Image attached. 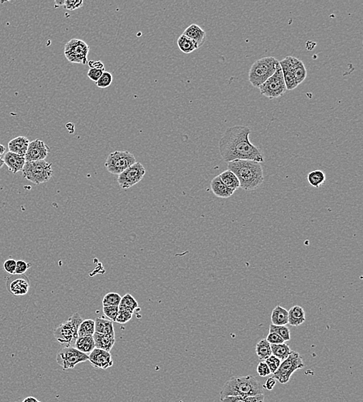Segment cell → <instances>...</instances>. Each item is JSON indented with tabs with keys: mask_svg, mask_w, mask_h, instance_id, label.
Listing matches in <instances>:
<instances>
[{
	"mask_svg": "<svg viewBox=\"0 0 363 402\" xmlns=\"http://www.w3.org/2000/svg\"><path fill=\"white\" fill-rule=\"evenodd\" d=\"M250 128L236 126L228 128L220 140L222 158L226 163L236 160H251L264 163L265 158L259 148L250 143Z\"/></svg>",
	"mask_w": 363,
	"mask_h": 402,
	"instance_id": "obj_1",
	"label": "cell"
},
{
	"mask_svg": "<svg viewBox=\"0 0 363 402\" xmlns=\"http://www.w3.org/2000/svg\"><path fill=\"white\" fill-rule=\"evenodd\" d=\"M228 169L237 176L240 188L246 191L255 190L264 181L263 167L255 161H233L228 163Z\"/></svg>",
	"mask_w": 363,
	"mask_h": 402,
	"instance_id": "obj_2",
	"label": "cell"
},
{
	"mask_svg": "<svg viewBox=\"0 0 363 402\" xmlns=\"http://www.w3.org/2000/svg\"><path fill=\"white\" fill-rule=\"evenodd\" d=\"M263 394V387L253 375L233 377L226 382L220 392V399L231 396H256Z\"/></svg>",
	"mask_w": 363,
	"mask_h": 402,
	"instance_id": "obj_3",
	"label": "cell"
},
{
	"mask_svg": "<svg viewBox=\"0 0 363 402\" xmlns=\"http://www.w3.org/2000/svg\"><path fill=\"white\" fill-rule=\"evenodd\" d=\"M279 62L275 57H266L256 60L249 72V80L252 85L259 88L268 78L273 76Z\"/></svg>",
	"mask_w": 363,
	"mask_h": 402,
	"instance_id": "obj_4",
	"label": "cell"
},
{
	"mask_svg": "<svg viewBox=\"0 0 363 402\" xmlns=\"http://www.w3.org/2000/svg\"><path fill=\"white\" fill-rule=\"evenodd\" d=\"M83 320L82 317L76 313L67 321L59 326L54 332V337L57 342L64 347L75 346V343L79 337L78 330Z\"/></svg>",
	"mask_w": 363,
	"mask_h": 402,
	"instance_id": "obj_5",
	"label": "cell"
},
{
	"mask_svg": "<svg viewBox=\"0 0 363 402\" xmlns=\"http://www.w3.org/2000/svg\"><path fill=\"white\" fill-rule=\"evenodd\" d=\"M23 176L27 180L36 185L46 183L53 176L51 163L47 161H33L26 162L22 169Z\"/></svg>",
	"mask_w": 363,
	"mask_h": 402,
	"instance_id": "obj_6",
	"label": "cell"
},
{
	"mask_svg": "<svg viewBox=\"0 0 363 402\" xmlns=\"http://www.w3.org/2000/svg\"><path fill=\"white\" fill-rule=\"evenodd\" d=\"M305 367L303 359L298 352L292 351L287 358L281 362L279 368L273 374V377L280 384H286L289 381L292 374L297 370Z\"/></svg>",
	"mask_w": 363,
	"mask_h": 402,
	"instance_id": "obj_7",
	"label": "cell"
},
{
	"mask_svg": "<svg viewBox=\"0 0 363 402\" xmlns=\"http://www.w3.org/2000/svg\"><path fill=\"white\" fill-rule=\"evenodd\" d=\"M136 163V158L129 151H116L109 155L105 166L112 174L119 175Z\"/></svg>",
	"mask_w": 363,
	"mask_h": 402,
	"instance_id": "obj_8",
	"label": "cell"
},
{
	"mask_svg": "<svg viewBox=\"0 0 363 402\" xmlns=\"http://www.w3.org/2000/svg\"><path fill=\"white\" fill-rule=\"evenodd\" d=\"M262 95L270 99L281 97L286 92V84L283 78L281 67L276 69V72L259 87Z\"/></svg>",
	"mask_w": 363,
	"mask_h": 402,
	"instance_id": "obj_9",
	"label": "cell"
},
{
	"mask_svg": "<svg viewBox=\"0 0 363 402\" xmlns=\"http://www.w3.org/2000/svg\"><path fill=\"white\" fill-rule=\"evenodd\" d=\"M89 46L83 40L72 39L64 46V54L69 62L86 65L89 61Z\"/></svg>",
	"mask_w": 363,
	"mask_h": 402,
	"instance_id": "obj_10",
	"label": "cell"
},
{
	"mask_svg": "<svg viewBox=\"0 0 363 402\" xmlns=\"http://www.w3.org/2000/svg\"><path fill=\"white\" fill-rule=\"evenodd\" d=\"M89 360V355L83 354L75 347H63L57 354V364L64 370L75 368L80 363Z\"/></svg>",
	"mask_w": 363,
	"mask_h": 402,
	"instance_id": "obj_11",
	"label": "cell"
},
{
	"mask_svg": "<svg viewBox=\"0 0 363 402\" xmlns=\"http://www.w3.org/2000/svg\"><path fill=\"white\" fill-rule=\"evenodd\" d=\"M146 174V169L139 162H136L123 171L118 176V183L122 189L132 187L142 180Z\"/></svg>",
	"mask_w": 363,
	"mask_h": 402,
	"instance_id": "obj_12",
	"label": "cell"
},
{
	"mask_svg": "<svg viewBox=\"0 0 363 402\" xmlns=\"http://www.w3.org/2000/svg\"><path fill=\"white\" fill-rule=\"evenodd\" d=\"M6 286L10 294L23 296L28 292L30 281L25 275H12L7 278Z\"/></svg>",
	"mask_w": 363,
	"mask_h": 402,
	"instance_id": "obj_13",
	"label": "cell"
},
{
	"mask_svg": "<svg viewBox=\"0 0 363 402\" xmlns=\"http://www.w3.org/2000/svg\"><path fill=\"white\" fill-rule=\"evenodd\" d=\"M50 153V148L40 139L30 142L27 153H26V162L33 161L45 160Z\"/></svg>",
	"mask_w": 363,
	"mask_h": 402,
	"instance_id": "obj_14",
	"label": "cell"
},
{
	"mask_svg": "<svg viewBox=\"0 0 363 402\" xmlns=\"http://www.w3.org/2000/svg\"><path fill=\"white\" fill-rule=\"evenodd\" d=\"M89 360L93 367L102 370H106L113 365L110 353L101 349L95 348L89 354Z\"/></svg>",
	"mask_w": 363,
	"mask_h": 402,
	"instance_id": "obj_15",
	"label": "cell"
},
{
	"mask_svg": "<svg viewBox=\"0 0 363 402\" xmlns=\"http://www.w3.org/2000/svg\"><path fill=\"white\" fill-rule=\"evenodd\" d=\"M286 57H287L291 72H292L297 84L299 85L307 77L308 73H307L306 67L302 60L297 57H292V56H288Z\"/></svg>",
	"mask_w": 363,
	"mask_h": 402,
	"instance_id": "obj_16",
	"label": "cell"
},
{
	"mask_svg": "<svg viewBox=\"0 0 363 402\" xmlns=\"http://www.w3.org/2000/svg\"><path fill=\"white\" fill-rule=\"evenodd\" d=\"M4 160V163L7 165L9 170L14 174L18 173L19 171H22L26 163V159L24 156H19V155L11 153V152L6 153Z\"/></svg>",
	"mask_w": 363,
	"mask_h": 402,
	"instance_id": "obj_17",
	"label": "cell"
},
{
	"mask_svg": "<svg viewBox=\"0 0 363 402\" xmlns=\"http://www.w3.org/2000/svg\"><path fill=\"white\" fill-rule=\"evenodd\" d=\"M183 35L188 37L195 43L198 48L202 47L206 39V33L199 26L191 24L184 31Z\"/></svg>",
	"mask_w": 363,
	"mask_h": 402,
	"instance_id": "obj_18",
	"label": "cell"
},
{
	"mask_svg": "<svg viewBox=\"0 0 363 402\" xmlns=\"http://www.w3.org/2000/svg\"><path fill=\"white\" fill-rule=\"evenodd\" d=\"M30 141L25 136H18L10 141L8 144L9 152L25 157Z\"/></svg>",
	"mask_w": 363,
	"mask_h": 402,
	"instance_id": "obj_19",
	"label": "cell"
},
{
	"mask_svg": "<svg viewBox=\"0 0 363 402\" xmlns=\"http://www.w3.org/2000/svg\"><path fill=\"white\" fill-rule=\"evenodd\" d=\"M211 189L212 193L217 197L229 198L235 193V191L230 189L224 184L220 176H215L211 182Z\"/></svg>",
	"mask_w": 363,
	"mask_h": 402,
	"instance_id": "obj_20",
	"label": "cell"
},
{
	"mask_svg": "<svg viewBox=\"0 0 363 402\" xmlns=\"http://www.w3.org/2000/svg\"><path fill=\"white\" fill-rule=\"evenodd\" d=\"M93 340L95 342L96 348L110 352L116 343L115 336L103 335V334L95 333L93 334Z\"/></svg>",
	"mask_w": 363,
	"mask_h": 402,
	"instance_id": "obj_21",
	"label": "cell"
},
{
	"mask_svg": "<svg viewBox=\"0 0 363 402\" xmlns=\"http://www.w3.org/2000/svg\"><path fill=\"white\" fill-rule=\"evenodd\" d=\"M305 312L302 307L295 306L288 311V324L292 327H299L305 323Z\"/></svg>",
	"mask_w": 363,
	"mask_h": 402,
	"instance_id": "obj_22",
	"label": "cell"
},
{
	"mask_svg": "<svg viewBox=\"0 0 363 402\" xmlns=\"http://www.w3.org/2000/svg\"><path fill=\"white\" fill-rule=\"evenodd\" d=\"M279 66L281 67L282 72H283V78H284L285 84H286V90H292L298 87V84L295 81L293 75H292L291 70H289V64H288L287 57L279 61Z\"/></svg>",
	"mask_w": 363,
	"mask_h": 402,
	"instance_id": "obj_23",
	"label": "cell"
},
{
	"mask_svg": "<svg viewBox=\"0 0 363 402\" xmlns=\"http://www.w3.org/2000/svg\"><path fill=\"white\" fill-rule=\"evenodd\" d=\"M95 333L103 335L115 336L113 324L109 320L97 318L95 320Z\"/></svg>",
	"mask_w": 363,
	"mask_h": 402,
	"instance_id": "obj_24",
	"label": "cell"
},
{
	"mask_svg": "<svg viewBox=\"0 0 363 402\" xmlns=\"http://www.w3.org/2000/svg\"><path fill=\"white\" fill-rule=\"evenodd\" d=\"M75 348L77 349L83 354L89 355L92 350L96 348L93 337H79L75 343Z\"/></svg>",
	"mask_w": 363,
	"mask_h": 402,
	"instance_id": "obj_25",
	"label": "cell"
},
{
	"mask_svg": "<svg viewBox=\"0 0 363 402\" xmlns=\"http://www.w3.org/2000/svg\"><path fill=\"white\" fill-rule=\"evenodd\" d=\"M272 324L275 326H286L288 324V311L280 306H276L271 314Z\"/></svg>",
	"mask_w": 363,
	"mask_h": 402,
	"instance_id": "obj_26",
	"label": "cell"
},
{
	"mask_svg": "<svg viewBox=\"0 0 363 402\" xmlns=\"http://www.w3.org/2000/svg\"><path fill=\"white\" fill-rule=\"evenodd\" d=\"M219 176H220V179H222L224 184L230 189L236 191V189L240 188V181L238 179L237 176L232 171L227 169V170L224 171Z\"/></svg>",
	"mask_w": 363,
	"mask_h": 402,
	"instance_id": "obj_27",
	"label": "cell"
},
{
	"mask_svg": "<svg viewBox=\"0 0 363 402\" xmlns=\"http://www.w3.org/2000/svg\"><path fill=\"white\" fill-rule=\"evenodd\" d=\"M270 347H271L272 355L277 357L281 361L287 358L289 354H292V350L286 344H270Z\"/></svg>",
	"mask_w": 363,
	"mask_h": 402,
	"instance_id": "obj_28",
	"label": "cell"
},
{
	"mask_svg": "<svg viewBox=\"0 0 363 402\" xmlns=\"http://www.w3.org/2000/svg\"><path fill=\"white\" fill-rule=\"evenodd\" d=\"M326 175L321 170H314L308 173V181L311 186L319 188L325 183Z\"/></svg>",
	"mask_w": 363,
	"mask_h": 402,
	"instance_id": "obj_29",
	"label": "cell"
},
{
	"mask_svg": "<svg viewBox=\"0 0 363 402\" xmlns=\"http://www.w3.org/2000/svg\"><path fill=\"white\" fill-rule=\"evenodd\" d=\"M256 353L258 357L262 360H266L269 356L272 355L270 344L266 339H263L256 344Z\"/></svg>",
	"mask_w": 363,
	"mask_h": 402,
	"instance_id": "obj_30",
	"label": "cell"
},
{
	"mask_svg": "<svg viewBox=\"0 0 363 402\" xmlns=\"http://www.w3.org/2000/svg\"><path fill=\"white\" fill-rule=\"evenodd\" d=\"M95 334V320L88 319L82 322L78 330L79 337H92Z\"/></svg>",
	"mask_w": 363,
	"mask_h": 402,
	"instance_id": "obj_31",
	"label": "cell"
},
{
	"mask_svg": "<svg viewBox=\"0 0 363 402\" xmlns=\"http://www.w3.org/2000/svg\"><path fill=\"white\" fill-rule=\"evenodd\" d=\"M178 46L180 50L184 54H191L193 51L198 49L192 40L183 34L178 38Z\"/></svg>",
	"mask_w": 363,
	"mask_h": 402,
	"instance_id": "obj_32",
	"label": "cell"
},
{
	"mask_svg": "<svg viewBox=\"0 0 363 402\" xmlns=\"http://www.w3.org/2000/svg\"><path fill=\"white\" fill-rule=\"evenodd\" d=\"M222 402H264V394L256 396H231L220 399Z\"/></svg>",
	"mask_w": 363,
	"mask_h": 402,
	"instance_id": "obj_33",
	"label": "cell"
},
{
	"mask_svg": "<svg viewBox=\"0 0 363 402\" xmlns=\"http://www.w3.org/2000/svg\"><path fill=\"white\" fill-rule=\"evenodd\" d=\"M139 308V305L136 300L130 294H126L121 298L120 304H119V309L122 310H129L133 312L134 310Z\"/></svg>",
	"mask_w": 363,
	"mask_h": 402,
	"instance_id": "obj_34",
	"label": "cell"
},
{
	"mask_svg": "<svg viewBox=\"0 0 363 402\" xmlns=\"http://www.w3.org/2000/svg\"><path fill=\"white\" fill-rule=\"evenodd\" d=\"M269 333H275L281 337L284 341L291 340V331L286 326H275L270 324L269 326Z\"/></svg>",
	"mask_w": 363,
	"mask_h": 402,
	"instance_id": "obj_35",
	"label": "cell"
},
{
	"mask_svg": "<svg viewBox=\"0 0 363 402\" xmlns=\"http://www.w3.org/2000/svg\"><path fill=\"white\" fill-rule=\"evenodd\" d=\"M121 298L122 297L119 295V294L116 293V292H109L104 296L102 305L103 307H111V306L119 307Z\"/></svg>",
	"mask_w": 363,
	"mask_h": 402,
	"instance_id": "obj_36",
	"label": "cell"
},
{
	"mask_svg": "<svg viewBox=\"0 0 363 402\" xmlns=\"http://www.w3.org/2000/svg\"><path fill=\"white\" fill-rule=\"evenodd\" d=\"M112 80H113L112 74L110 72H108V71H104L100 78L96 82V84H97L99 88H106V87L111 85Z\"/></svg>",
	"mask_w": 363,
	"mask_h": 402,
	"instance_id": "obj_37",
	"label": "cell"
},
{
	"mask_svg": "<svg viewBox=\"0 0 363 402\" xmlns=\"http://www.w3.org/2000/svg\"><path fill=\"white\" fill-rule=\"evenodd\" d=\"M132 314H133V312L129 311V310H122V309H119V313H118L116 322L118 323V324H126V323H128V322L132 319Z\"/></svg>",
	"mask_w": 363,
	"mask_h": 402,
	"instance_id": "obj_38",
	"label": "cell"
},
{
	"mask_svg": "<svg viewBox=\"0 0 363 402\" xmlns=\"http://www.w3.org/2000/svg\"><path fill=\"white\" fill-rule=\"evenodd\" d=\"M104 315L112 322H116L119 313V307H103Z\"/></svg>",
	"mask_w": 363,
	"mask_h": 402,
	"instance_id": "obj_39",
	"label": "cell"
},
{
	"mask_svg": "<svg viewBox=\"0 0 363 402\" xmlns=\"http://www.w3.org/2000/svg\"><path fill=\"white\" fill-rule=\"evenodd\" d=\"M266 364H267L268 367H269V370H270V372H271L272 374H274L275 372L276 371L278 368H279V365L281 364V360H279V358L277 357H275V356L271 355L269 356L266 360Z\"/></svg>",
	"mask_w": 363,
	"mask_h": 402,
	"instance_id": "obj_40",
	"label": "cell"
},
{
	"mask_svg": "<svg viewBox=\"0 0 363 402\" xmlns=\"http://www.w3.org/2000/svg\"><path fill=\"white\" fill-rule=\"evenodd\" d=\"M30 267H31V264L27 263L24 260H19L17 261V266H16L14 275H24Z\"/></svg>",
	"mask_w": 363,
	"mask_h": 402,
	"instance_id": "obj_41",
	"label": "cell"
},
{
	"mask_svg": "<svg viewBox=\"0 0 363 402\" xmlns=\"http://www.w3.org/2000/svg\"><path fill=\"white\" fill-rule=\"evenodd\" d=\"M83 5L82 0H65L63 7L67 10H75L80 8Z\"/></svg>",
	"mask_w": 363,
	"mask_h": 402,
	"instance_id": "obj_42",
	"label": "cell"
},
{
	"mask_svg": "<svg viewBox=\"0 0 363 402\" xmlns=\"http://www.w3.org/2000/svg\"><path fill=\"white\" fill-rule=\"evenodd\" d=\"M256 370H257V374L262 377H267L268 375L271 374L269 367H268L267 364H266V362L265 361H262L259 363Z\"/></svg>",
	"mask_w": 363,
	"mask_h": 402,
	"instance_id": "obj_43",
	"label": "cell"
},
{
	"mask_svg": "<svg viewBox=\"0 0 363 402\" xmlns=\"http://www.w3.org/2000/svg\"><path fill=\"white\" fill-rule=\"evenodd\" d=\"M16 266H17V261L14 259L7 260L4 264V270L10 275L15 274Z\"/></svg>",
	"mask_w": 363,
	"mask_h": 402,
	"instance_id": "obj_44",
	"label": "cell"
},
{
	"mask_svg": "<svg viewBox=\"0 0 363 402\" xmlns=\"http://www.w3.org/2000/svg\"><path fill=\"white\" fill-rule=\"evenodd\" d=\"M270 344H284V340L281 337H279L278 334L275 333H269L266 339Z\"/></svg>",
	"mask_w": 363,
	"mask_h": 402,
	"instance_id": "obj_45",
	"label": "cell"
},
{
	"mask_svg": "<svg viewBox=\"0 0 363 402\" xmlns=\"http://www.w3.org/2000/svg\"><path fill=\"white\" fill-rule=\"evenodd\" d=\"M104 71H105V70H98V69H89V71H88V77H89L91 80L95 81V82H97L99 79L100 78L101 76L103 74Z\"/></svg>",
	"mask_w": 363,
	"mask_h": 402,
	"instance_id": "obj_46",
	"label": "cell"
},
{
	"mask_svg": "<svg viewBox=\"0 0 363 402\" xmlns=\"http://www.w3.org/2000/svg\"><path fill=\"white\" fill-rule=\"evenodd\" d=\"M88 64H89V67L90 69H98V70H105V66H104L103 63L102 61H94V60H89L88 61Z\"/></svg>",
	"mask_w": 363,
	"mask_h": 402,
	"instance_id": "obj_47",
	"label": "cell"
},
{
	"mask_svg": "<svg viewBox=\"0 0 363 402\" xmlns=\"http://www.w3.org/2000/svg\"><path fill=\"white\" fill-rule=\"evenodd\" d=\"M276 379L274 377H269L266 380V381L265 382L264 385H263V388H266V390H272L273 389V387H275L276 385Z\"/></svg>",
	"mask_w": 363,
	"mask_h": 402,
	"instance_id": "obj_48",
	"label": "cell"
},
{
	"mask_svg": "<svg viewBox=\"0 0 363 402\" xmlns=\"http://www.w3.org/2000/svg\"><path fill=\"white\" fill-rule=\"evenodd\" d=\"M39 400L34 397H27L22 402H38Z\"/></svg>",
	"mask_w": 363,
	"mask_h": 402,
	"instance_id": "obj_49",
	"label": "cell"
},
{
	"mask_svg": "<svg viewBox=\"0 0 363 402\" xmlns=\"http://www.w3.org/2000/svg\"><path fill=\"white\" fill-rule=\"evenodd\" d=\"M6 152V147L3 145L0 144V156H2Z\"/></svg>",
	"mask_w": 363,
	"mask_h": 402,
	"instance_id": "obj_50",
	"label": "cell"
},
{
	"mask_svg": "<svg viewBox=\"0 0 363 402\" xmlns=\"http://www.w3.org/2000/svg\"><path fill=\"white\" fill-rule=\"evenodd\" d=\"M4 164L5 163H4V159H3L2 156H0V169L4 166Z\"/></svg>",
	"mask_w": 363,
	"mask_h": 402,
	"instance_id": "obj_51",
	"label": "cell"
},
{
	"mask_svg": "<svg viewBox=\"0 0 363 402\" xmlns=\"http://www.w3.org/2000/svg\"><path fill=\"white\" fill-rule=\"evenodd\" d=\"M38 402H40V401H38Z\"/></svg>",
	"mask_w": 363,
	"mask_h": 402,
	"instance_id": "obj_52",
	"label": "cell"
}]
</instances>
